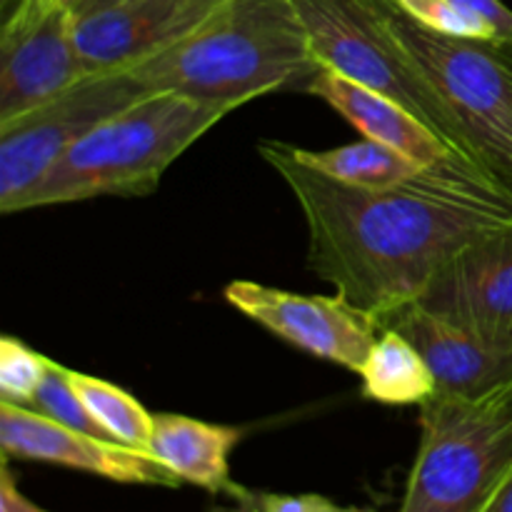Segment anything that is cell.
Masks as SVG:
<instances>
[{"mask_svg":"<svg viewBox=\"0 0 512 512\" xmlns=\"http://www.w3.org/2000/svg\"><path fill=\"white\" fill-rule=\"evenodd\" d=\"M408 18L420 23L423 28L435 30V33L453 35V38H470V40H490L498 43L495 30L478 15L458 8L450 0H393ZM503 45V43H500Z\"/></svg>","mask_w":512,"mask_h":512,"instance_id":"44dd1931","label":"cell"},{"mask_svg":"<svg viewBox=\"0 0 512 512\" xmlns=\"http://www.w3.org/2000/svg\"><path fill=\"white\" fill-rule=\"evenodd\" d=\"M30 410H38V413L45 415V418L55 420V423L65 425V428L78 430V433L108 438V433L100 428L98 420L90 415V410L85 408L80 395L75 393L73 383H70V370L65 368V365L55 363V360H50L48 373H45L38 393H35V400L33 405H30Z\"/></svg>","mask_w":512,"mask_h":512,"instance_id":"d6986e66","label":"cell"},{"mask_svg":"<svg viewBox=\"0 0 512 512\" xmlns=\"http://www.w3.org/2000/svg\"><path fill=\"white\" fill-rule=\"evenodd\" d=\"M450 3L485 20L495 30L498 43L512 45V10L503 0H450Z\"/></svg>","mask_w":512,"mask_h":512,"instance_id":"603a6c76","label":"cell"},{"mask_svg":"<svg viewBox=\"0 0 512 512\" xmlns=\"http://www.w3.org/2000/svg\"><path fill=\"white\" fill-rule=\"evenodd\" d=\"M325 512H373V510H365V508H343V505H335L330 503V508Z\"/></svg>","mask_w":512,"mask_h":512,"instance_id":"83f0119b","label":"cell"},{"mask_svg":"<svg viewBox=\"0 0 512 512\" xmlns=\"http://www.w3.org/2000/svg\"><path fill=\"white\" fill-rule=\"evenodd\" d=\"M483 512H512V475L505 480L503 488L498 490V495L490 500V505Z\"/></svg>","mask_w":512,"mask_h":512,"instance_id":"d4e9b609","label":"cell"},{"mask_svg":"<svg viewBox=\"0 0 512 512\" xmlns=\"http://www.w3.org/2000/svg\"><path fill=\"white\" fill-rule=\"evenodd\" d=\"M0 512H50L40 505H35L33 500L25 498L20 493V488L15 485L13 473H10L8 463H3V470H0Z\"/></svg>","mask_w":512,"mask_h":512,"instance_id":"cb8c5ba5","label":"cell"},{"mask_svg":"<svg viewBox=\"0 0 512 512\" xmlns=\"http://www.w3.org/2000/svg\"><path fill=\"white\" fill-rule=\"evenodd\" d=\"M318 70L295 0H223L193 33L133 73L150 93L240 108L278 90H305Z\"/></svg>","mask_w":512,"mask_h":512,"instance_id":"7a4b0ae2","label":"cell"},{"mask_svg":"<svg viewBox=\"0 0 512 512\" xmlns=\"http://www.w3.org/2000/svg\"><path fill=\"white\" fill-rule=\"evenodd\" d=\"M225 300L285 343L353 373L363 370L383 333L375 315L338 293L300 295L253 280H235L225 288Z\"/></svg>","mask_w":512,"mask_h":512,"instance_id":"9c48e42d","label":"cell"},{"mask_svg":"<svg viewBox=\"0 0 512 512\" xmlns=\"http://www.w3.org/2000/svg\"><path fill=\"white\" fill-rule=\"evenodd\" d=\"M365 398L383 405H423L438 390L420 350L398 330H383L363 370Z\"/></svg>","mask_w":512,"mask_h":512,"instance_id":"2e32d148","label":"cell"},{"mask_svg":"<svg viewBox=\"0 0 512 512\" xmlns=\"http://www.w3.org/2000/svg\"><path fill=\"white\" fill-rule=\"evenodd\" d=\"M233 110L178 93L145 95L80 138L25 195L20 213L105 195L145 198L158 190L165 170Z\"/></svg>","mask_w":512,"mask_h":512,"instance_id":"3957f363","label":"cell"},{"mask_svg":"<svg viewBox=\"0 0 512 512\" xmlns=\"http://www.w3.org/2000/svg\"><path fill=\"white\" fill-rule=\"evenodd\" d=\"M65 3H68V5H70V8H73V5H75V3H78V0H65Z\"/></svg>","mask_w":512,"mask_h":512,"instance_id":"f1b7e54d","label":"cell"},{"mask_svg":"<svg viewBox=\"0 0 512 512\" xmlns=\"http://www.w3.org/2000/svg\"><path fill=\"white\" fill-rule=\"evenodd\" d=\"M20 5V0H0V23Z\"/></svg>","mask_w":512,"mask_h":512,"instance_id":"4316f807","label":"cell"},{"mask_svg":"<svg viewBox=\"0 0 512 512\" xmlns=\"http://www.w3.org/2000/svg\"><path fill=\"white\" fill-rule=\"evenodd\" d=\"M512 475V383L480 398L435 393L398 512H483Z\"/></svg>","mask_w":512,"mask_h":512,"instance_id":"277c9868","label":"cell"},{"mask_svg":"<svg viewBox=\"0 0 512 512\" xmlns=\"http://www.w3.org/2000/svg\"><path fill=\"white\" fill-rule=\"evenodd\" d=\"M295 8L320 68L395 100L423 120L450 153L485 165L423 65L393 30L385 0H295Z\"/></svg>","mask_w":512,"mask_h":512,"instance_id":"5b68a950","label":"cell"},{"mask_svg":"<svg viewBox=\"0 0 512 512\" xmlns=\"http://www.w3.org/2000/svg\"><path fill=\"white\" fill-rule=\"evenodd\" d=\"M123 3H133V0H78L73 5L75 15H85V13H95V10H105L113 8V5H123Z\"/></svg>","mask_w":512,"mask_h":512,"instance_id":"484cf974","label":"cell"},{"mask_svg":"<svg viewBox=\"0 0 512 512\" xmlns=\"http://www.w3.org/2000/svg\"><path fill=\"white\" fill-rule=\"evenodd\" d=\"M85 78L73 8L65 0H20L0 23V123L40 108Z\"/></svg>","mask_w":512,"mask_h":512,"instance_id":"ba28073f","label":"cell"},{"mask_svg":"<svg viewBox=\"0 0 512 512\" xmlns=\"http://www.w3.org/2000/svg\"><path fill=\"white\" fill-rule=\"evenodd\" d=\"M258 153L298 203L310 270L378 323L418 303L455 253L512 228L510 185L458 155L365 190L308 168L283 140H260Z\"/></svg>","mask_w":512,"mask_h":512,"instance_id":"6da1fadb","label":"cell"},{"mask_svg":"<svg viewBox=\"0 0 512 512\" xmlns=\"http://www.w3.org/2000/svg\"><path fill=\"white\" fill-rule=\"evenodd\" d=\"M380 325L398 330L420 350L433 370L435 393L480 398L512 383V343L470 333L415 303L395 310Z\"/></svg>","mask_w":512,"mask_h":512,"instance_id":"4fadbf2b","label":"cell"},{"mask_svg":"<svg viewBox=\"0 0 512 512\" xmlns=\"http://www.w3.org/2000/svg\"><path fill=\"white\" fill-rule=\"evenodd\" d=\"M305 93L325 100L365 138L378 140V143L408 155L415 163L433 165L448 155H455L423 120L415 118L403 105L355 83V80L343 78L333 70L320 68L315 78L305 85Z\"/></svg>","mask_w":512,"mask_h":512,"instance_id":"5bb4252c","label":"cell"},{"mask_svg":"<svg viewBox=\"0 0 512 512\" xmlns=\"http://www.w3.org/2000/svg\"><path fill=\"white\" fill-rule=\"evenodd\" d=\"M415 305L470 333L512 343V228L455 253Z\"/></svg>","mask_w":512,"mask_h":512,"instance_id":"7c38bea8","label":"cell"},{"mask_svg":"<svg viewBox=\"0 0 512 512\" xmlns=\"http://www.w3.org/2000/svg\"><path fill=\"white\" fill-rule=\"evenodd\" d=\"M240 438L243 430L233 425H213L188 415L155 413L148 453L183 483L198 485L215 495H233L240 505H245L250 493L238 488L230 478V453Z\"/></svg>","mask_w":512,"mask_h":512,"instance_id":"9a60e30c","label":"cell"},{"mask_svg":"<svg viewBox=\"0 0 512 512\" xmlns=\"http://www.w3.org/2000/svg\"><path fill=\"white\" fill-rule=\"evenodd\" d=\"M293 150L300 163H305L308 168L328 175L330 180L365 190L393 188V185L413 178L420 168H425V165L410 160L408 155L370 138L330 150H308L298 148V145H293Z\"/></svg>","mask_w":512,"mask_h":512,"instance_id":"e0dca14e","label":"cell"},{"mask_svg":"<svg viewBox=\"0 0 512 512\" xmlns=\"http://www.w3.org/2000/svg\"><path fill=\"white\" fill-rule=\"evenodd\" d=\"M393 30L463 125L485 165L512 188V45L423 28L385 0Z\"/></svg>","mask_w":512,"mask_h":512,"instance_id":"8992f818","label":"cell"},{"mask_svg":"<svg viewBox=\"0 0 512 512\" xmlns=\"http://www.w3.org/2000/svg\"><path fill=\"white\" fill-rule=\"evenodd\" d=\"M50 358L35 353L18 338L0 340V403L30 408L48 373Z\"/></svg>","mask_w":512,"mask_h":512,"instance_id":"ffe728a7","label":"cell"},{"mask_svg":"<svg viewBox=\"0 0 512 512\" xmlns=\"http://www.w3.org/2000/svg\"><path fill=\"white\" fill-rule=\"evenodd\" d=\"M70 383L110 440L128 445V448L148 450L155 415L148 413L128 390L95 378V375L75 373V370H70Z\"/></svg>","mask_w":512,"mask_h":512,"instance_id":"ac0fdd59","label":"cell"},{"mask_svg":"<svg viewBox=\"0 0 512 512\" xmlns=\"http://www.w3.org/2000/svg\"><path fill=\"white\" fill-rule=\"evenodd\" d=\"M333 500L323 495H280V493H250L245 508L255 512H325Z\"/></svg>","mask_w":512,"mask_h":512,"instance_id":"7402d4cb","label":"cell"},{"mask_svg":"<svg viewBox=\"0 0 512 512\" xmlns=\"http://www.w3.org/2000/svg\"><path fill=\"white\" fill-rule=\"evenodd\" d=\"M0 450L3 458L60 465L123 485L180 488L183 483L148 450L78 433L45 418L38 410L10 403H0Z\"/></svg>","mask_w":512,"mask_h":512,"instance_id":"30bf717a","label":"cell"},{"mask_svg":"<svg viewBox=\"0 0 512 512\" xmlns=\"http://www.w3.org/2000/svg\"><path fill=\"white\" fill-rule=\"evenodd\" d=\"M223 0H133L75 15V45L88 75L133 70L193 33Z\"/></svg>","mask_w":512,"mask_h":512,"instance_id":"8fae6325","label":"cell"},{"mask_svg":"<svg viewBox=\"0 0 512 512\" xmlns=\"http://www.w3.org/2000/svg\"><path fill=\"white\" fill-rule=\"evenodd\" d=\"M145 95L150 90L133 70L98 73L40 108L0 123V213H20L25 195L80 138Z\"/></svg>","mask_w":512,"mask_h":512,"instance_id":"52a82bcc","label":"cell"}]
</instances>
